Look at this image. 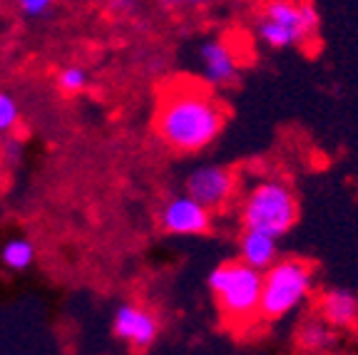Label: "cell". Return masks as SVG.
Returning <instances> with one entry per match:
<instances>
[{
	"label": "cell",
	"mask_w": 358,
	"mask_h": 355,
	"mask_svg": "<svg viewBox=\"0 0 358 355\" xmlns=\"http://www.w3.org/2000/svg\"><path fill=\"white\" fill-rule=\"evenodd\" d=\"M199 60L204 82L212 87H231L239 80V55L227 40L207 38L199 45Z\"/></svg>",
	"instance_id": "obj_9"
},
{
	"label": "cell",
	"mask_w": 358,
	"mask_h": 355,
	"mask_svg": "<svg viewBox=\"0 0 358 355\" xmlns=\"http://www.w3.org/2000/svg\"><path fill=\"white\" fill-rule=\"evenodd\" d=\"M254 33L268 50H291L311 40L303 28L299 3L294 0H266L254 20Z\"/></svg>",
	"instance_id": "obj_5"
},
{
	"label": "cell",
	"mask_w": 358,
	"mask_h": 355,
	"mask_svg": "<svg viewBox=\"0 0 358 355\" xmlns=\"http://www.w3.org/2000/svg\"><path fill=\"white\" fill-rule=\"evenodd\" d=\"M316 283V271L299 256L279 259L262 273V305L259 318L281 321L289 313L299 311L308 300Z\"/></svg>",
	"instance_id": "obj_4"
},
{
	"label": "cell",
	"mask_w": 358,
	"mask_h": 355,
	"mask_svg": "<svg viewBox=\"0 0 358 355\" xmlns=\"http://www.w3.org/2000/svg\"><path fill=\"white\" fill-rule=\"evenodd\" d=\"M55 3L57 0H15V8L22 17H28V20H40V17L50 15Z\"/></svg>",
	"instance_id": "obj_17"
},
{
	"label": "cell",
	"mask_w": 358,
	"mask_h": 355,
	"mask_svg": "<svg viewBox=\"0 0 358 355\" xmlns=\"http://www.w3.org/2000/svg\"><path fill=\"white\" fill-rule=\"evenodd\" d=\"M142 0H110V10L120 17H129L140 10Z\"/></svg>",
	"instance_id": "obj_19"
},
{
	"label": "cell",
	"mask_w": 358,
	"mask_h": 355,
	"mask_svg": "<svg viewBox=\"0 0 358 355\" xmlns=\"http://www.w3.org/2000/svg\"><path fill=\"white\" fill-rule=\"evenodd\" d=\"M112 333L134 350H147L162 333V323L150 308L140 303H120L112 313Z\"/></svg>",
	"instance_id": "obj_8"
},
{
	"label": "cell",
	"mask_w": 358,
	"mask_h": 355,
	"mask_svg": "<svg viewBox=\"0 0 358 355\" xmlns=\"http://www.w3.org/2000/svg\"><path fill=\"white\" fill-rule=\"evenodd\" d=\"M35 259H38V251H35L33 241L22 239V236H13V239H8L6 244L0 246V263L8 271H15V273L28 271L35 263Z\"/></svg>",
	"instance_id": "obj_13"
},
{
	"label": "cell",
	"mask_w": 358,
	"mask_h": 355,
	"mask_svg": "<svg viewBox=\"0 0 358 355\" xmlns=\"http://www.w3.org/2000/svg\"><path fill=\"white\" fill-rule=\"evenodd\" d=\"M3 189H6V167L0 164V191H3Z\"/></svg>",
	"instance_id": "obj_22"
},
{
	"label": "cell",
	"mask_w": 358,
	"mask_h": 355,
	"mask_svg": "<svg viewBox=\"0 0 358 355\" xmlns=\"http://www.w3.org/2000/svg\"><path fill=\"white\" fill-rule=\"evenodd\" d=\"M281 259L279 251V239L268 236V233L259 231H246L239 236V261L246 266L257 268V271H266L271 263H276Z\"/></svg>",
	"instance_id": "obj_12"
},
{
	"label": "cell",
	"mask_w": 358,
	"mask_h": 355,
	"mask_svg": "<svg viewBox=\"0 0 358 355\" xmlns=\"http://www.w3.org/2000/svg\"><path fill=\"white\" fill-rule=\"evenodd\" d=\"M55 85L57 89H60L62 94H67V97H75V94H83L85 89H87L90 85V75L85 67L80 65H65L57 70L55 75Z\"/></svg>",
	"instance_id": "obj_14"
},
{
	"label": "cell",
	"mask_w": 358,
	"mask_h": 355,
	"mask_svg": "<svg viewBox=\"0 0 358 355\" xmlns=\"http://www.w3.org/2000/svg\"><path fill=\"white\" fill-rule=\"evenodd\" d=\"M212 0H185V6L192 8V10H201V8H207Z\"/></svg>",
	"instance_id": "obj_21"
},
{
	"label": "cell",
	"mask_w": 358,
	"mask_h": 355,
	"mask_svg": "<svg viewBox=\"0 0 358 355\" xmlns=\"http://www.w3.org/2000/svg\"><path fill=\"white\" fill-rule=\"evenodd\" d=\"M299 10H301V20H303V28L311 38H316V33L321 30V13L319 8L313 6L311 0H301L299 3Z\"/></svg>",
	"instance_id": "obj_18"
},
{
	"label": "cell",
	"mask_w": 358,
	"mask_h": 355,
	"mask_svg": "<svg viewBox=\"0 0 358 355\" xmlns=\"http://www.w3.org/2000/svg\"><path fill=\"white\" fill-rule=\"evenodd\" d=\"M159 8H162V10H167V13H177V10H182V8H187V6H185V0H159Z\"/></svg>",
	"instance_id": "obj_20"
},
{
	"label": "cell",
	"mask_w": 358,
	"mask_h": 355,
	"mask_svg": "<svg viewBox=\"0 0 358 355\" xmlns=\"http://www.w3.org/2000/svg\"><path fill=\"white\" fill-rule=\"evenodd\" d=\"M155 127L169 150L196 154L222 137L227 127V110L207 89L174 85L159 100Z\"/></svg>",
	"instance_id": "obj_1"
},
{
	"label": "cell",
	"mask_w": 358,
	"mask_h": 355,
	"mask_svg": "<svg viewBox=\"0 0 358 355\" xmlns=\"http://www.w3.org/2000/svg\"><path fill=\"white\" fill-rule=\"evenodd\" d=\"M20 122V107H17V100L10 92L0 89V137L6 134H13V129Z\"/></svg>",
	"instance_id": "obj_15"
},
{
	"label": "cell",
	"mask_w": 358,
	"mask_h": 355,
	"mask_svg": "<svg viewBox=\"0 0 358 355\" xmlns=\"http://www.w3.org/2000/svg\"><path fill=\"white\" fill-rule=\"evenodd\" d=\"M239 219L246 231L268 233L274 239H281L299 222L296 194L284 179H259L244 194Z\"/></svg>",
	"instance_id": "obj_3"
},
{
	"label": "cell",
	"mask_w": 358,
	"mask_h": 355,
	"mask_svg": "<svg viewBox=\"0 0 358 355\" xmlns=\"http://www.w3.org/2000/svg\"><path fill=\"white\" fill-rule=\"evenodd\" d=\"M336 343H338L336 328H331L329 323L316 316V313L308 318H301L296 331H294V345L308 355L329 353V350L336 348Z\"/></svg>",
	"instance_id": "obj_11"
},
{
	"label": "cell",
	"mask_w": 358,
	"mask_h": 355,
	"mask_svg": "<svg viewBox=\"0 0 358 355\" xmlns=\"http://www.w3.org/2000/svg\"><path fill=\"white\" fill-rule=\"evenodd\" d=\"M22 154H25L22 139L13 137V134H6V137L0 139V164L3 167H15L17 161L22 159Z\"/></svg>",
	"instance_id": "obj_16"
},
{
	"label": "cell",
	"mask_w": 358,
	"mask_h": 355,
	"mask_svg": "<svg viewBox=\"0 0 358 355\" xmlns=\"http://www.w3.org/2000/svg\"><path fill=\"white\" fill-rule=\"evenodd\" d=\"M207 286L214 296L219 313L236 328L252 326L259 321L262 305V271L246 266L239 259L222 261L209 271Z\"/></svg>",
	"instance_id": "obj_2"
},
{
	"label": "cell",
	"mask_w": 358,
	"mask_h": 355,
	"mask_svg": "<svg viewBox=\"0 0 358 355\" xmlns=\"http://www.w3.org/2000/svg\"><path fill=\"white\" fill-rule=\"evenodd\" d=\"M239 177L234 169L222 164H201L185 179V194L207 206L209 211H224L236 196Z\"/></svg>",
	"instance_id": "obj_6"
},
{
	"label": "cell",
	"mask_w": 358,
	"mask_h": 355,
	"mask_svg": "<svg viewBox=\"0 0 358 355\" xmlns=\"http://www.w3.org/2000/svg\"><path fill=\"white\" fill-rule=\"evenodd\" d=\"M316 316L324 318L331 328L343 331V328L358 326V294L351 289H326L316 298Z\"/></svg>",
	"instance_id": "obj_10"
},
{
	"label": "cell",
	"mask_w": 358,
	"mask_h": 355,
	"mask_svg": "<svg viewBox=\"0 0 358 355\" xmlns=\"http://www.w3.org/2000/svg\"><path fill=\"white\" fill-rule=\"evenodd\" d=\"M214 226V217L187 194H174L159 209V229L169 236H207Z\"/></svg>",
	"instance_id": "obj_7"
}]
</instances>
